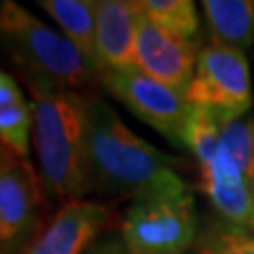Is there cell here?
Masks as SVG:
<instances>
[{"mask_svg":"<svg viewBox=\"0 0 254 254\" xmlns=\"http://www.w3.org/2000/svg\"><path fill=\"white\" fill-rule=\"evenodd\" d=\"M220 140L237 163L246 182L254 180V119L242 117L220 125Z\"/></svg>","mask_w":254,"mask_h":254,"instance_id":"obj_17","label":"cell"},{"mask_svg":"<svg viewBox=\"0 0 254 254\" xmlns=\"http://www.w3.org/2000/svg\"><path fill=\"white\" fill-rule=\"evenodd\" d=\"M252 195H254V180H252Z\"/></svg>","mask_w":254,"mask_h":254,"instance_id":"obj_20","label":"cell"},{"mask_svg":"<svg viewBox=\"0 0 254 254\" xmlns=\"http://www.w3.org/2000/svg\"><path fill=\"white\" fill-rule=\"evenodd\" d=\"M140 9L131 0H102L95 6L98 74L136 68V32Z\"/></svg>","mask_w":254,"mask_h":254,"instance_id":"obj_10","label":"cell"},{"mask_svg":"<svg viewBox=\"0 0 254 254\" xmlns=\"http://www.w3.org/2000/svg\"><path fill=\"white\" fill-rule=\"evenodd\" d=\"M138 9L174 36L195 43V36L199 34V17L190 0H140Z\"/></svg>","mask_w":254,"mask_h":254,"instance_id":"obj_16","label":"cell"},{"mask_svg":"<svg viewBox=\"0 0 254 254\" xmlns=\"http://www.w3.org/2000/svg\"><path fill=\"white\" fill-rule=\"evenodd\" d=\"M220 140V121L210 108L187 104L185 127H182V146L189 148L199 163V170L210 168L218 155Z\"/></svg>","mask_w":254,"mask_h":254,"instance_id":"obj_15","label":"cell"},{"mask_svg":"<svg viewBox=\"0 0 254 254\" xmlns=\"http://www.w3.org/2000/svg\"><path fill=\"white\" fill-rule=\"evenodd\" d=\"M85 148L91 187L127 193L133 199L189 189L174 168L180 159L142 140L123 123L113 106L87 95Z\"/></svg>","mask_w":254,"mask_h":254,"instance_id":"obj_1","label":"cell"},{"mask_svg":"<svg viewBox=\"0 0 254 254\" xmlns=\"http://www.w3.org/2000/svg\"><path fill=\"white\" fill-rule=\"evenodd\" d=\"M87 254H129V252H127V248H125L123 242L113 240V242H104L102 246H98L95 250L87 252Z\"/></svg>","mask_w":254,"mask_h":254,"instance_id":"obj_19","label":"cell"},{"mask_svg":"<svg viewBox=\"0 0 254 254\" xmlns=\"http://www.w3.org/2000/svg\"><path fill=\"white\" fill-rule=\"evenodd\" d=\"M32 123V104L23 98L17 81L0 68V142L21 159L30 153Z\"/></svg>","mask_w":254,"mask_h":254,"instance_id":"obj_13","label":"cell"},{"mask_svg":"<svg viewBox=\"0 0 254 254\" xmlns=\"http://www.w3.org/2000/svg\"><path fill=\"white\" fill-rule=\"evenodd\" d=\"M58 23L62 34L81 51L98 72L95 58V6L91 0H38L36 2Z\"/></svg>","mask_w":254,"mask_h":254,"instance_id":"obj_12","label":"cell"},{"mask_svg":"<svg viewBox=\"0 0 254 254\" xmlns=\"http://www.w3.org/2000/svg\"><path fill=\"white\" fill-rule=\"evenodd\" d=\"M187 104L210 108L220 125L248 117L254 104L250 66L242 49L212 41L199 49L195 76L185 91Z\"/></svg>","mask_w":254,"mask_h":254,"instance_id":"obj_5","label":"cell"},{"mask_svg":"<svg viewBox=\"0 0 254 254\" xmlns=\"http://www.w3.org/2000/svg\"><path fill=\"white\" fill-rule=\"evenodd\" d=\"M100 81L133 117L150 125L170 144L182 146V127L187 117V100L182 93L146 76L138 68L108 70L100 74Z\"/></svg>","mask_w":254,"mask_h":254,"instance_id":"obj_6","label":"cell"},{"mask_svg":"<svg viewBox=\"0 0 254 254\" xmlns=\"http://www.w3.org/2000/svg\"><path fill=\"white\" fill-rule=\"evenodd\" d=\"M195 237L197 216L190 189L133 199L121 222V242L129 254H182Z\"/></svg>","mask_w":254,"mask_h":254,"instance_id":"obj_4","label":"cell"},{"mask_svg":"<svg viewBox=\"0 0 254 254\" xmlns=\"http://www.w3.org/2000/svg\"><path fill=\"white\" fill-rule=\"evenodd\" d=\"M32 104V140L43 190L55 201L83 199L91 189L85 148L87 95L26 85Z\"/></svg>","mask_w":254,"mask_h":254,"instance_id":"obj_2","label":"cell"},{"mask_svg":"<svg viewBox=\"0 0 254 254\" xmlns=\"http://www.w3.org/2000/svg\"><path fill=\"white\" fill-rule=\"evenodd\" d=\"M197 254H254V233L231 225H216L201 233Z\"/></svg>","mask_w":254,"mask_h":254,"instance_id":"obj_18","label":"cell"},{"mask_svg":"<svg viewBox=\"0 0 254 254\" xmlns=\"http://www.w3.org/2000/svg\"><path fill=\"white\" fill-rule=\"evenodd\" d=\"M108 218L106 205L72 199L62 205L45 231L30 244L26 254H85L108 225Z\"/></svg>","mask_w":254,"mask_h":254,"instance_id":"obj_9","label":"cell"},{"mask_svg":"<svg viewBox=\"0 0 254 254\" xmlns=\"http://www.w3.org/2000/svg\"><path fill=\"white\" fill-rule=\"evenodd\" d=\"M201 6L214 41L237 49L254 43V0H203Z\"/></svg>","mask_w":254,"mask_h":254,"instance_id":"obj_14","label":"cell"},{"mask_svg":"<svg viewBox=\"0 0 254 254\" xmlns=\"http://www.w3.org/2000/svg\"><path fill=\"white\" fill-rule=\"evenodd\" d=\"M199 176L201 193L227 225L254 231V195L225 144H220L210 168L199 170Z\"/></svg>","mask_w":254,"mask_h":254,"instance_id":"obj_11","label":"cell"},{"mask_svg":"<svg viewBox=\"0 0 254 254\" xmlns=\"http://www.w3.org/2000/svg\"><path fill=\"white\" fill-rule=\"evenodd\" d=\"M43 182L28 159L0 142V250L9 254L26 240L43 203Z\"/></svg>","mask_w":254,"mask_h":254,"instance_id":"obj_7","label":"cell"},{"mask_svg":"<svg viewBox=\"0 0 254 254\" xmlns=\"http://www.w3.org/2000/svg\"><path fill=\"white\" fill-rule=\"evenodd\" d=\"M0 45L17 64L26 85L78 91L95 68L62 32L13 0L0 2Z\"/></svg>","mask_w":254,"mask_h":254,"instance_id":"obj_3","label":"cell"},{"mask_svg":"<svg viewBox=\"0 0 254 254\" xmlns=\"http://www.w3.org/2000/svg\"><path fill=\"white\" fill-rule=\"evenodd\" d=\"M197 58V43L170 34L140 13L136 32V68L140 72L185 95L195 76Z\"/></svg>","mask_w":254,"mask_h":254,"instance_id":"obj_8","label":"cell"}]
</instances>
